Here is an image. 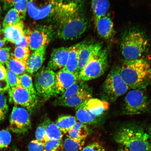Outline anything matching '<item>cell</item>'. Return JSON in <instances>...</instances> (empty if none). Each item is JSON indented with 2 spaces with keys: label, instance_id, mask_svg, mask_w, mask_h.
Wrapping results in <instances>:
<instances>
[{
  "label": "cell",
  "instance_id": "cell-30",
  "mask_svg": "<svg viewBox=\"0 0 151 151\" xmlns=\"http://www.w3.org/2000/svg\"><path fill=\"white\" fill-rule=\"evenodd\" d=\"M19 15L14 9L7 12L3 22V30L9 26L15 25L22 22Z\"/></svg>",
  "mask_w": 151,
  "mask_h": 151
},
{
  "label": "cell",
  "instance_id": "cell-6",
  "mask_svg": "<svg viewBox=\"0 0 151 151\" xmlns=\"http://www.w3.org/2000/svg\"><path fill=\"white\" fill-rule=\"evenodd\" d=\"M143 88L130 91L124 98L123 113L128 115H138L144 113L150 106L148 96Z\"/></svg>",
  "mask_w": 151,
  "mask_h": 151
},
{
  "label": "cell",
  "instance_id": "cell-34",
  "mask_svg": "<svg viewBox=\"0 0 151 151\" xmlns=\"http://www.w3.org/2000/svg\"><path fill=\"white\" fill-rule=\"evenodd\" d=\"M8 111L6 94L5 91L0 92V124L4 120Z\"/></svg>",
  "mask_w": 151,
  "mask_h": 151
},
{
  "label": "cell",
  "instance_id": "cell-27",
  "mask_svg": "<svg viewBox=\"0 0 151 151\" xmlns=\"http://www.w3.org/2000/svg\"><path fill=\"white\" fill-rule=\"evenodd\" d=\"M5 64L7 69L19 76L27 72V63L15 59L12 55Z\"/></svg>",
  "mask_w": 151,
  "mask_h": 151
},
{
  "label": "cell",
  "instance_id": "cell-52",
  "mask_svg": "<svg viewBox=\"0 0 151 151\" xmlns=\"http://www.w3.org/2000/svg\"><path fill=\"white\" fill-rule=\"evenodd\" d=\"M43 151H46L45 150H43Z\"/></svg>",
  "mask_w": 151,
  "mask_h": 151
},
{
  "label": "cell",
  "instance_id": "cell-14",
  "mask_svg": "<svg viewBox=\"0 0 151 151\" xmlns=\"http://www.w3.org/2000/svg\"><path fill=\"white\" fill-rule=\"evenodd\" d=\"M71 47L72 46L54 49L51 55L47 67L54 71L63 68L67 63Z\"/></svg>",
  "mask_w": 151,
  "mask_h": 151
},
{
  "label": "cell",
  "instance_id": "cell-5",
  "mask_svg": "<svg viewBox=\"0 0 151 151\" xmlns=\"http://www.w3.org/2000/svg\"><path fill=\"white\" fill-rule=\"evenodd\" d=\"M129 89L120 75V67L115 68L107 75L102 87L104 101L114 102Z\"/></svg>",
  "mask_w": 151,
  "mask_h": 151
},
{
  "label": "cell",
  "instance_id": "cell-3",
  "mask_svg": "<svg viewBox=\"0 0 151 151\" xmlns=\"http://www.w3.org/2000/svg\"><path fill=\"white\" fill-rule=\"evenodd\" d=\"M114 140L132 151H151L149 135L142 128L135 125L124 126L115 134Z\"/></svg>",
  "mask_w": 151,
  "mask_h": 151
},
{
  "label": "cell",
  "instance_id": "cell-10",
  "mask_svg": "<svg viewBox=\"0 0 151 151\" xmlns=\"http://www.w3.org/2000/svg\"><path fill=\"white\" fill-rule=\"evenodd\" d=\"M31 127V116L28 109L15 105L11 115L9 129L13 133L21 134L27 133Z\"/></svg>",
  "mask_w": 151,
  "mask_h": 151
},
{
  "label": "cell",
  "instance_id": "cell-43",
  "mask_svg": "<svg viewBox=\"0 0 151 151\" xmlns=\"http://www.w3.org/2000/svg\"><path fill=\"white\" fill-rule=\"evenodd\" d=\"M29 37L25 34V35L22 37V40L16 45L18 47H24V48H29Z\"/></svg>",
  "mask_w": 151,
  "mask_h": 151
},
{
  "label": "cell",
  "instance_id": "cell-13",
  "mask_svg": "<svg viewBox=\"0 0 151 151\" xmlns=\"http://www.w3.org/2000/svg\"><path fill=\"white\" fill-rule=\"evenodd\" d=\"M102 49L101 45L99 43L81 42L78 54V75L85 66Z\"/></svg>",
  "mask_w": 151,
  "mask_h": 151
},
{
  "label": "cell",
  "instance_id": "cell-41",
  "mask_svg": "<svg viewBox=\"0 0 151 151\" xmlns=\"http://www.w3.org/2000/svg\"><path fill=\"white\" fill-rule=\"evenodd\" d=\"M81 151H106L104 147L101 143L94 142L84 147Z\"/></svg>",
  "mask_w": 151,
  "mask_h": 151
},
{
  "label": "cell",
  "instance_id": "cell-51",
  "mask_svg": "<svg viewBox=\"0 0 151 151\" xmlns=\"http://www.w3.org/2000/svg\"><path fill=\"white\" fill-rule=\"evenodd\" d=\"M1 24H0V32H1Z\"/></svg>",
  "mask_w": 151,
  "mask_h": 151
},
{
  "label": "cell",
  "instance_id": "cell-29",
  "mask_svg": "<svg viewBox=\"0 0 151 151\" xmlns=\"http://www.w3.org/2000/svg\"><path fill=\"white\" fill-rule=\"evenodd\" d=\"M85 144V140L77 141L67 135L63 142L65 151H81Z\"/></svg>",
  "mask_w": 151,
  "mask_h": 151
},
{
  "label": "cell",
  "instance_id": "cell-36",
  "mask_svg": "<svg viewBox=\"0 0 151 151\" xmlns=\"http://www.w3.org/2000/svg\"><path fill=\"white\" fill-rule=\"evenodd\" d=\"M11 134L8 129H3L0 131V150L7 148L10 144Z\"/></svg>",
  "mask_w": 151,
  "mask_h": 151
},
{
  "label": "cell",
  "instance_id": "cell-42",
  "mask_svg": "<svg viewBox=\"0 0 151 151\" xmlns=\"http://www.w3.org/2000/svg\"><path fill=\"white\" fill-rule=\"evenodd\" d=\"M55 7L75 4L80 2L82 0H51Z\"/></svg>",
  "mask_w": 151,
  "mask_h": 151
},
{
  "label": "cell",
  "instance_id": "cell-47",
  "mask_svg": "<svg viewBox=\"0 0 151 151\" xmlns=\"http://www.w3.org/2000/svg\"><path fill=\"white\" fill-rule=\"evenodd\" d=\"M5 42L6 41L4 39V40H0V48L4 46Z\"/></svg>",
  "mask_w": 151,
  "mask_h": 151
},
{
  "label": "cell",
  "instance_id": "cell-19",
  "mask_svg": "<svg viewBox=\"0 0 151 151\" xmlns=\"http://www.w3.org/2000/svg\"><path fill=\"white\" fill-rule=\"evenodd\" d=\"M86 106L88 112L98 119L101 118L109 108L108 102L95 99H90L86 101Z\"/></svg>",
  "mask_w": 151,
  "mask_h": 151
},
{
  "label": "cell",
  "instance_id": "cell-4",
  "mask_svg": "<svg viewBox=\"0 0 151 151\" xmlns=\"http://www.w3.org/2000/svg\"><path fill=\"white\" fill-rule=\"evenodd\" d=\"M149 42L142 32L132 29L124 34L120 43V50L123 56L127 60L142 58L148 50Z\"/></svg>",
  "mask_w": 151,
  "mask_h": 151
},
{
  "label": "cell",
  "instance_id": "cell-17",
  "mask_svg": "<svg viewBox=\"0 0 151 151\" xmlns=\"http://www.w3.org/2000/svg\"><path fill=\"white\" fill-rule=\"evenodd\" d=\"M47 46L41 47L30 54L27 61V72L33 74L41 69L45 60Z\"/></svg>",
  "mask_w": 151,
  "mask_h": 151
},
{
  "label": "cell",
  "instance_id": "cell-37",
  "mask_svg": "<svg viewBox=\"0 0 151 151\" xmlns=\"http://www.w3.org/2000/svg\"><path fill=\"white\" fill-rule=\"evenodd\" d=\"M7 79L9 84V88L21 86L19 75L12 71L6 69Z\"/></svg>",
  "mask_w": 151,
  "mask_h": 151
},
{
  "label": "cell",
  "instance_id": "cell-8",
  "mask_svg": "<svg viewBox=\"0 0 151 151\" xmlns=\"http://www.w3.org/2000/svg\"><path fill=\"white\" fill-rule=\"evenodd\" d=\"M108 58L107 51L102 49L79 73V80L85 82L101 76L106 71L108 66Z\"/></svg>",
  "mask_w": 151,
  "mask_h": 151
},
{
  "label": "cell",
  "instance_id": "cell-38",
  "mask_svg": "<svg viewBox=\"0 0 151 151\" xmlns=\"http://www.w3.org/2000/svg\"><path fill=\"white\" fill-rule=\"evenodd\" d=\"M46 123L45 121L38 126L35 131V137L36 139L45 143L46 135Z\"/></svg>",
  "mask_w": 151,
  "mask_h": 151
},
{
  "label": "cell",
  "instance_id": "cell-24",
  "mask_svg": "<svg viewBox=\"0 0 151 151\" xmlns=\"http://www.w3.org/2000/svg\"><path fill=\"white\" fill-rule=\"evenodd\" d=\"M45 121L46 123V131L45 143L50 139L62 140L63 134L57 126L56 124L49 119H47Z\"/></svg>",
  "mask_w": 151,
  "mask_h": 151
},
{
  "label": "cell",
  "instance_id": "cell-48",
  "mask_svg": "<svg viewBox=\"0 0 151 151\" xmlns=\"http://www.w3.org/2000/svg\"><path fill=\"white\" fill-rule=\"evenodd\" d=\"M120 151H132L131 150H128V149L125 148H124L123 149H121Z\"/></svg>",
  "mask_w": 151,
  "mask_h": 151
},
{
  "label": "cell",
  "instance_id": "cell-7",
  "mask_svg": "<svg viewBox=\"0 0 151 151\" xmlns=\"http://www.w3.org/2000/svg\"><path fill=\"white\" fill-rule=\"evenodd\" d=\"M35 86L37 94L43 99L56 96V73L47 67L40 69L35 75Z\"/></svg>",
  "mask_w": 151,
  "mask_h": 151
},
{
  "label": "cell",
  "instance_id": "cell-32",
  "mask_svg": "<svg viewBox=\"0 0 151 151\" xmlns=\"http://www.w3.org/2000/svg\"><path fill=\"white\" fill-rule=\"evenodd\" d=\"M30 54L29 48L17 46L15 49L14 54H12V56L15 59L27 63V60Z\"/></svg>",
  "mask_w": 151,
  "mask_h": 151
},
{
  "label": "cell",
  "instance_id": "cell-39",
  "mask_svg": "<svg viewBox=\"0 0 151 151\" xmlns=\"http://www.w3.org/2000/svg\"><path fill=\"white\" fill-rule=\"evenodd\" d=\"M44 143L37 139L30 142L28 145L29 151H43L44 150Z\"/></svg>",
  "mask_w": 151,
  "mask_h": 151
},
{
  "label": "cell",
  "instance_id": "cell-45",
  "mask_svg": "<svg viewBox=\"0 0 151 151\" xmlns=\"http://www.w3.org/2000/svg\"><path fill=\"white\" fill-rule=\"evenodd\" d=\"M21 1V0H5V1L11 4V5H13L17 2Z\"/></svg>",
  "mask_w": 151,
  "mask_h": 151
},
{
  "label": "cell",
  "instance_id": "cell-50",
  "mask_svg": "<svg viewBox=\"0 0 151 151\" xmlns=\"http://www.w3.org/2000/svg\"><path fill=\"white\" fill-rule=\"evenodd\" d=\"M1 5H0V14H1Z\"/></svg>",
  "mask_w": 151,
  "mask_h": 151
},
{
  "label": "cell",
  "instance_id": "cell-49",
  "mask_svg": "<svg viewBox=\"0 0 151 151\" xmlns=\"http://www.w3.org/2000/svg\"><path fill=\"white\" fill-rule=\"evenodd\" d=\"M149 133H150V137H151V127L150 128V130H149Z\"/></svg>",
  "mask_w": 151,
  "mask_h": 151
},
{
  "label": "cell",
  "instance_id": "cell-9",
  "mask_svg": "<svg viewBox=\"0 0 151 151\" xmlns=\"http://www.w3.org/2000/svg\"><path fill=\"white\" fill-rule=\"evenodd\" d=\"M25 33L29 37L30 50L35 51L48 45L55 33L53 28L50 26L37 25L32 29H28Z\"/></svg>",
  "mask_w": 151,
  "mask_h": 151
},
{
  "label": "cell",
  "instance_id": "cell-25",
  "mask_svg": "<svg viewBox=\"0 0 151 151\" xmlns=\"http://www.w3.org/2000/svg\"><path fill=\"white\" fill-rule=\"evenodd\" d=\"M91 3L94 18L107 14L110 7L109 0H91Z\"/></svg>",
  "mask_w": 151,
  "mask_h": 151
},
{
  "label": "cell",
  "instance_id": "cell-11",
  "mask_svg": "<svg viewBox=\"0 0 151 151\" xmlns=\"http://www.w3.org/2000/svg\"><path fill=\"white\" fill-rule=\"evenodd\" d=\"M9 102L16 105H20L28 110L33 109L37 105V97L21 86L9 88Z\"/></svg>",
  "mask_w": 151,
  "mask_h": 151
},
{
  "label": "cell",
  "instance_id": "cell-44",
  "mask_svg": "<svg viewBox=\"0 0 151 151\" xmlns=\"http://www.w3.org/2000/svg\"><path fill=\"white\" fill-rule=\"evenodd\" d=\"M7 78L6 70L3 65L0 64V81Z\"/></svg>",
  "mask_w": 151,
  "mask_h": 151
},
{
  "label": "cell",
  "instance_id": "cell-40",
  "mask_svg": "<svg viewBox=\"0 0 151 151\" xmlns=\"http://www.w3.org/2000/svg\"><path fill=\"white\" fill-rule=\"evenodd\" d=\"M10 47L0 48V64L3 65L6 63L10 57Z\"/></svg>",
  "mask_w": 151,
  "mask_h": 151
},
{
  "label": "cell",
  "instance_id": "cell-23",
  "mask_svg": "<svg viewBox=\"0 0 151 151\" xmlns=\"http://www.w3.org/2000/svg\"><path fill=\"white\" fill-rule=\"evenodd\" d=\"M89 130L86 124L77 122L68 132V135L77 141L85 140L89 135Z\"/></svg>",
  "mask_w": 151,
  "mask_h": 151
},
{
  "label": "cell",
  "instance_id": "cell-46",
  "mask_svg": "<svg viewBox=\"0 0 151 151\" xmlns=\"http://www.w3.org/2000/svg\"><path fill=\"white\" fill-rule=\"evenodd\" d=\"M9 151H20L17 147L15 146H13L10 149Z\"/></svg>",
  "mask_w": 151,
  "mask_h": 151
},
{
  "label": "cell",
  "instance_id": "cell-33",
  "mask_svg": "<svg viewBox=\"0 0 151 151\" xmlns=\"http://www.w3.org/2000/svg\"><path fill=\"white\" fill-rule=\"evenodd\" d=\"M62 140L50 139L44 143V150L46 151H63Z\"/></svg>",
  "mask_w": 151,
  "mask_h": 151
},
{
  "label": "cell",
  "instance_id": "cell-2",
  "mask_svg": "<svg viewBox=\"0 0 151 151\" xmlns=\"http://www.w3.org/2000/svg\"><path fill=\"white\" fill-rule=\"evenodd\" d=\"M120 70V75L129 89L144 88L151 75L150 63L142 58L125 60Z\"/></svg>",
  "mask_w": 151,
  "mask_h": 151
},
{
  "label": "cell",
  "instance_id": "cell-26",
  "mask_svg": "<svg viewBox=\"0 0 151 151\" xmlns=\"http://www.w3.org/2000/svg\"><path fill=\"white\" fill-rule=\"evenodd\" d=\"M75 117L71 116H61L57 120L56 124L63 134L68 133L77 122Z\"/></svg>",
  "mask_w": 151,
  "mask_h": 151
},
{
  "label": "cell",
  "instance_id": "cell-21",
  "mask_svg": "<svg viewBox=\"0 0 151 151\" xmlns=\"http://www.w3.org/2000/svg\"><path fill=\"white\" fill-rule=\"evenodd\" d=\"M81 42L72 46L67 63L65 67L62 68L64 70L74 73L78 76V54Z\"/></svg>",
  "mask_w": 151,
  "mask_h": 151
},
{
  "label": "cell",
  "instance_id": "cell-15",
  "mask_svg": "<svg viewBox=\"0 0 151 151\" xmlns=\"http://www.w3.org/2000/svg\"><path fill=\"white\" fill-rule=\"evenodd\" d=\"M79 80L78 75L60 70L56 73V95H61Z\"/></svg>",
  "mask_w": 151,
  "mask_h": 151
},
{
  "label": "cell",
  "instance_id": "cell-18",
  "mask_svg": "<svg viewBox=\"0 0 151 151\" xmlns=\"http://www.w3.org/2000/svg\"><path fill=\"white\" fill-rule=\"evenodd\" d=\"M96 29L100 37L105 39L112 37L114 33V25L108 14L94 18Z\"/></svg>",
  "mask_w": 151,
  "mask_h": 151
},
{
  "label": "cell",
  "instance_id": "cell-31",
  "mask_svg": "<svg viewBox=\"0 0 151 151\" xmlns=\"http://www.w3.org/2000/svg\"><path fill=\"white\" fill-rule=\"evenodd\" d=\"M20 82L21 86L28 91L32 95L37 97L36 91L34 87L32 78L31 75L27 73L19 76Z\"/></svg>",
  "mask_w": 151,
  "mask_h": 151
},
{
  "label": "cell",
  "instance_id": "cell-12",
  "mask_svg": "<svg viewBox=\"0 0 151 151\" xmlns=\"http://www.w3.org/2000/svg\"><path fill=\"white\" fill-rule=\"evenodd\" d=\"M55 6L51 0H29L27 11L31 18L36 20L52 17Z\"/></svg>",
  "mask_w": 151,
  "mask_h": 151
},
{
  "label": "cell",
  "instance_id": "cell-53",
  "mask_svg": "<svg viewBox=\"0 0 151 151\" xmlns=\"http://www.w3.org/2000/svg\"><path fill=\"white\" fill-rule=\"evenodd\" d=\"M1 1H3V0H1ZM3 1H5V0H3Z\"/></svg>",
  "mask_w": 151,
  "mask_h": 151
},
{
  "label": "cell",
  "instance_id": "cell-16",
  "mask_svg": "<svg viewBox=\"0 0 151 151\" xmlns=\"http://www.w3.org/2000/svg\"><path fill=\"white\" fill-rule=\"evenodd\" d=\"M91 92L89 88L65 99H56L54 104L60 106L76 107L91 99Z\"/></svg>",
  "mask_w": 151,
  "mask_h": 151
},
{
  "label": "cell",
  "instance_id": "cell-20",
  "mask_svg": "<svg viewBox=\"0 0 151 151\" xmlns=\"http://www.w3.org/2000/svg\"><path fill=\"white\" fill-rule=\"evenodd\" d=\"M3 31L4 33L5 40L16 45L20 42L25 34L22 22L9 26L5 28Z\"/></svg>",
  "mask_w": 151,
  "mask_h": 151
},
{
  "label": "cell",
  "instance_id": "cell-35",
  "mask_svg": "<svg viewBox=\"0 0 151 151\" xmlns=\"http://www.w3.org/2000/svg\"><path fill=\"white\" fill-rule=\"evenodd\" d=\"M29 0H21L14 4V9L18 13L22 19H24L27 11L28 1Z\"/></svg>",
  "mask_w": 151,
  "mask_h": 151
},
{
  "label": "cell",
  "instance_id": "cell-22",
  "mask_svg": "<svg viewBox=\"0 0 151 151\" xmlns=\"http://www.w3.org/2000/svg\"><path fill=\"white\" fill-rule=\"evenodd\" d=\"M86 101L75 107L77 119L86 124L97 123L101 119L92 116L88 112L86 107Z\"/></svg>",
  "mask_w": 151,
  "mask_h": 151
},
{
  "label": "cell",
  "instance_id": "cell-1",
  "mask_svg": "<svg viewBox=\"0 0 151 151\" xmlns=\"http://www.w3.org/2000/svg\"><path fill=\"white\" fill-rule=\"evenodd\" d=\"M55 23L57 36L63 40L79 38L87 28V20L84 14L82 1L55 7L52 17Z\"/></svg>",
  "mask_w": 151,
  "mask_h": 151
},
{
  "label": "cell",
  "instance_id": "cell-28",
  "mask_svg": "<svg viewBox=\"0 0 151 151\" xmlns=\"http://www.w3.org/2000/svg\"><path fill=\"white\" fill-rule=\"evenodd\" d=\"M89 88L88 85L84 81L79 80L64 92L63 93L61 94L57 99H65L74 95L78 93L79 92L89 89Z\"/></svg>",
  "mask_w": 151,
  "mask_h": 151
}]
</instances>
